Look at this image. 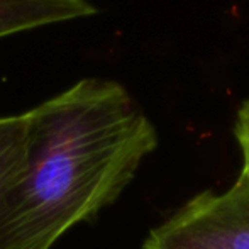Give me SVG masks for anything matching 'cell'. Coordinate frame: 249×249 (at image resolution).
<instances>
[{
    "label": "cell",
    "mask_w": 249,
    "mask_h": 249,
    "mask_svg": "<svg viewBox=\"0 0 249 249\" xmlns=\"http://www.w3.org/2000/svg\"><path fill=\"white\" fill-rule=\"evenodd\" d=\"M22 160L0 202V249H51L134 180L158 132L119 82L82 78L24 112Z\"/></svg>",
    "instance_id": "obj_1"
},
{
    "label": "cell",
    "mask_w": 249,
    "mask_h": 249,
    "mask_svg": "<svg viewBox=\"0 0 249 249\" xmlns=\"http://www.w3.org/2000/svg\"><path fill=\"white\" fill-rule=\"evenodd\" d=\"M234 136H236V141L243 153V171H241L239 178L249 183V99L244 100L237 108Z\"/></svg>",
    "instance_id": "obj_5"
},
{
    "label": "cell",
    "mask_w": 249,
    "mask_h": 249,
    "mask_svg": "<svg viewBox=\"0 0 249 249\" xmlns=\"http://www.w3.org/2000/svg\"><path fill=\"white\" fill-rule=\"evenodd\" d=\"M24 127V112L0 115V202L22 160Z\"/></svg>",
    "instance_id": "obj_4"
},
{
    "label": "cell",
    "mask_w": 249,
    "mask_h": 249,
    "mask_svg": "<svg viewBox=\"0 0 249 249\" xmlns=\"http://www.w3.org/2000/svg\"><path fill=\"white\" fill-rule=\"evenodd\" d=\"M95 14L89 0H0V39Z\"/></svg>",
    "instance_id": "obj_3"
},
{
    "label": "cell",
    "mask_w": 249,
    "mask_h": 249,
    "mask_svg": "<svg viewBox=\"0 0 249 249\" xmlns=\"http://www.w3.org/2000/svg\"><path fill=\"white\" fill-rule=\"evenodd\" d=\"M142 249H249V183L202 192L154 227Z\"/></svg>",
    "instance_id": "obj_2"
}]
</instances>
